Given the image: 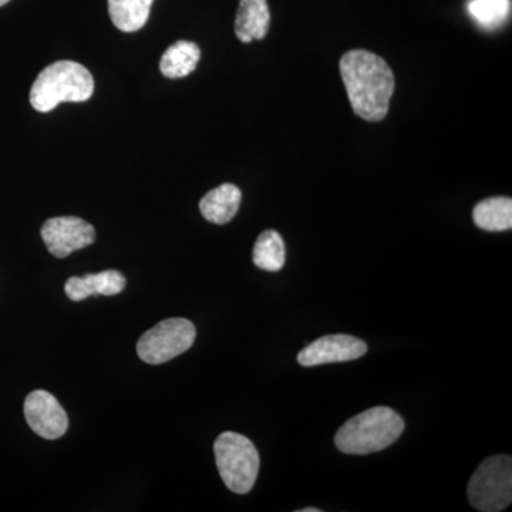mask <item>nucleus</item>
Here are the masks:
<instances>
[{"instance_id":"11","label":"nucleus","mask_w":512,"mask_h":512,"mask_svg":"<svg viewBox=\"0 0 512 512\" xmlns=\"http://www.w3.org/2000/svg\"><path fill=\"white\" fill-rule=\"evenodd\" d=\"M271 12L268 0H239L235 35L242 43L262 40L269 30Z\"/></svg>"},{"instance_id":"16","label":"nucleus","mask_w":512,"mask_h":512,"mask_svg":"<svg viewBox=\"0 0 512 512\" xmlns=\"http://www.w3.org/2000/svg\"><path fill=\"white\" fill-rule=\"evenodd\" d=\"M286 251L284 239L274 229L262 232L256 239L252 261L259 269L268 272L281 271L284 268Z\"/></svg>"},{"instance_id":"15","label":"nucleus","mask_w":512,"mask_h":512,"mask_svg":"<svg viewBox=\"0 0 512 512\" xmlns=\"http://www.w3.org/2000/svg\"><path fill=\"white\" fill-rule=\"evenodd\" d=\"M154 0H109L111 22L121 32H137L146 25Z\"/></svg>"},{"instance_id":"10","label":"nucleus","mask_w":512,"mask_h":512,"mask_svg":"<svg viewBox=\"0 0 512 512\" xmlns=\"http://www.w3.org/2000/svg\"><path fill=\"white\" fill-rule=\"evenodd\" d=\"M126 288V278L119 271H103L99 274L84 275L83 278L67 279L64 292L67 298L73 302L84 301L89 296H114L119 295Z\"/></svg>"},{"instance_id":"6","label":"nucleus","mask_w":512,"mask_h":512,"mask_svg":"<svg viewBox=\"0 0 512 512\" xmlns=\"http://www.w3.org/2000/svg\"><path fill=\"white\" fill-rule=\"evenodd\" d=\"M197 330L184 318L165 319L147 330L137 343V353L148 365H163L194 345Z\"/></svg>"},{"instance_id":"19","label":"nucleus","mask_w":512,"mask_h":512,"mask_svg":"<svg viewBox=\"0 0 512 512\" xmlns=\"http://www.w3.org/2000/svg\"><path fill=\"white\" fill-rule=\"evenodd\" d=\"M10 0H0V6H5L6 3H9Z\"/></svg>"},{"instance_id":"5","label":"nucleus","mask_w":512,"mask_h":512,"mask_svg":"<svg viewBox=\"0 0 512 512\" xmlns=\"http://www.w3.org/2000/svg\"><path fill=\"white\" fill-rule=\"evenodd\" d=\"M468 501L478 511H503L512 501V458H487L468 484Z\"/></svg>"},{"instance_id":"9","label":"nucleus","mask_w":512,"mask_h":512,"mask_svg":"<svg viewBox=\"0 0 512 512\" xmlns=\"http://www.w3.org/2000/svg\"><path fill=\"white\" fill-rule=\"evenodd\" d=\"M367 353L363 340L350 335H328L315 340L298 355L299 365L305 367L350 362Z\"/></svg>"},{"instance_id":"3","label":"nucleus","mask_w":512,"mask_h":512,"mask_svg":"<svg viewBox=\"0 0 512 512\" xmlns=\"http://www.w3.org/2000/svg\"><path fill=\"white\" fill-rule=\"evenodd\" d=\"M93 92L92 73L83 64L60 60L37 76L30 90V104L39 113H49L60 103H83Z\"/></svg>"},{"instance_id":"7","label":"nucleus","mask_w":512,"mask_h":512,"mask_svg":"<svg viewBox=\"0 0 512 512\" xmlns=\"http://www.w3.org/2000/svg\"><path fill=\"white\" fill-rule=\"evenodd\" d=\"M42 239L50 254L56 258H66L92 245L96 239V229L82 218H50L43 224Z\"/></svg>"},{"instance_id":"14","label":"nucleus","mask_w":512,"mask_h":512,"mask_svg":"<svg viewBox=\"0 0 512 512\" xmlns=\"http://www.w3.org/2000/svg\"><path fill=\"white\" fill-rule=\"evenodd\" d=\"M473 220L484 231H508L512 228L511 198L493 197L478 202L473 211Z\"/></svg>"},{"instance_id":"12","label":"nucleus","mask_w":512,"mask_h":512,"mask_svg":"<svg viewBox=\"0 0 512 512\" xmlns=\"http://www.w3.org/2000/svg\"><path fill=\"white\" fill-rule=\"evenodd\" d=\"M242 192L237 185L222 184L205 194L200 202L202 217L212 224L224 225L237 215Z\"/></svg>"},{"instance_id":"4","label":"nucleus","mask_w":512,"mask_h":512,"mask_svg":"<svg viewBox=\"0 0 512 512\" xmlns=\"http://www.w3.org/2000/svg\"><path fill=\"white\" fill-rule=\"evenodd\" d=\"M215 460L225 485L235 494H247L259 473V454L242 434L225 431L214 444Z\"/></svg>"},{"instance_id":"18","label":"nucleus","mask_w":512,"mask_h":512,"mask_svg":"<svg viewBox=\"0 0 512 512\" xmlns=\"http://www.w3.org/2000/svg\"><path fill=\"white\" fill-rule=\"evenodd\" d=\"M318 508H303V510H299V512H319Z\"/></svg>"},{"instance_id":"13","label":"nucleus","mask_w":512,"mask_h":512,"mask_svg":"<svg viewBox=\"0 0 512 512\" xmlns=\"http://www.w3.org/2000/svg\"><path fill=\"white\" fill-rule=\"evenodd\" d=\"M200 57V47L187 40H180L168 47L167 52L161 57V73L168 79H181L194 72Z\"/></svg>"},{"instance_id":"1","label":"nucleus","mask_w":512,"mask_h":512,"mask_svg":"<svg viewBox=\"0 0 512 512\" xmlns=\"http://www.w3.org/2000/svg\"><path fill=\"white\" fill-rule=\"evenodd\" d=\"M340 74L356 116L366 121H380L387 116L394 74L386 60L367 50H349L340 59Z\"/></svg>"},{"instance_id":"8","label":"nucleus","mask_w":512,"mask_h":512,"mask_svg":"<svg viewBox=\"0 0 512 512\" xmlns=\"http://www.w3.org/2000/svg\"><path fill=\"white\" fill-rule=\"evenodd\" d=\"M25 417L30 429L46 440H56L66 434L69 417L52 393L35 390L26 397Z\"/></svg>"},{"instance_id":"2","label":"nucleus","mask_w":512,"mask_h":512,"mask_svg":"<svg viewBox=\"0 0 512 512\" xmlns=\"http://www.w3.org/2000/svg\"><path fill=\"white\" fill-rule=\"evenodd\" d=\"M404 431V421L390 407H373L357 414L340 427L336 447L345 454L377 453L392 446Z\"/></svg>"},{"instance_id":"17","label":"nucleus","mask_w":512,"mask_h":512,"mask_svg":"<svg viewBox=\"0 0 512 512\" xmlns=\"http://www.w3.org/2000/svg\"><path fill=\"white\" fill-rule=\"evenodd\" d=\"M467 8L477 25L493 30L503 26L510 18L511 0H470Z\"/></svg>"}]
</instances>
